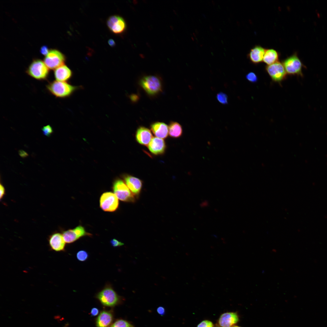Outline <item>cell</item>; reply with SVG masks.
I'll use <instances>...</instances> for the list:
<instances>
[{"label": "cell", "mask_w": 327, "mask_h": 327, "mask_svg": "<svg viewBox=\"0 0 327 327\" xmlns=\"http://www.w3.org/2000/svg\"><path fill=\"white\" fill-rule=\"evenodd\" d=\"M80 87L72 85L66 82L53 81L46 85L48 91L56 97L65 98L71 96Z\"/></svg>", "instance_id": "cell-1"}, {"label": "cell", "mask_w": 327, "mask_h": 327, "mask_svg": "<svg viewBox=\"0 0 327 327\" xmlns=\"http://www.w3.org/2000/svg\"><path fill=\"white\" fill-rule=\"evenodd\" d=\"M49 72V69L44 62L38 59L33 60L26 71L28 75L39 81L47 80Z\"/></svg>", "instance_id": "cell-2"}, {"label": "cell", "mask_w": 327, "mask_h": 327, "mask_svg": "<svg viewBox=\"0 0 327 327\" xmlns=\"http://www.w3.org/2000/svg\"><path fill=\"white\" fill-rule=\"evenodd\" d=\"M282 62L287 74L302 77V68L305 66L296 52L287 57Z\"/></svg>", "instance_id": "cell-3"}, {"label": "cell", "mask_w": 327, "mask_h": 327, "mask_svg": "<svg viewBox=\"0 0 327 327\" xmlns=\"http://www.w3.org/2000/svg\"><path fill=\"white\" fill-rule=\"evenodd\" d=\"M97 298L103 305L114 306L120 301L121 298L111 285L107 284L96 295Z\"/></svg>", "instance_id": "cell-4"}, {"label": "cell", "mask_w": 327, "mask_h": 327, "mask_svg": "<svg viewBox=\"0 0 327 327\" xmlns=\"http://www.w3.org/2000/svg\"><path fill=\"white\" fill-rule=\"evenodd\" d=\"M141 87L148 94L155 95L162 90V83L158 77L152 75L146 76L143 77L140 81Z\"/></svg>", "instance_id": "cell-5"}, {"label": "cell", "mask_w": 327, "mask_h": 327, "mask_svg": "<svg viewBox=\"0 0 327 327\" xmlns=\"http://www.w3.org/2000/svg\"><path fill=\"white\" fill-rule=\"evenodd\" d=\"M113 188L114 194L120 200L126 202L135 201V196L122 180H116L114 182Z\"/></svg>", "instance_id": "cell-6"}, {"label": "cell", "mask_w": 327, "mask_h": 327, "mask_svg": "<svg viewBox=\"0 0 327 327\" xmlns=\"http://www.w3.org/2000/svg\"><path fill=\"white\" fill-rule=\"evenodd\" d=\"M65 61V57L63 54L57 50L53 49L49 50L43 61L49 69L54 70L64 65Z\"/></svg>", "instance_id": "cell-7"}, {"label": "cell", "mask_w": 327, "mask_h": 327, "mask_svg": "<svg viewBox=\"0 0 327 327\" xmlns=\"http://www.w3.org/2000/svg\"><path fill=\"white\" fill-rule=\"evenodd\" d=\"M265 69L272 80L274 82L280 84L286 78L287 74L283 65L279 61L267 65Z\"/></svg>", "instance_id": "cell-8"}, {"label": "cell", "mask_w": 327, "mask_h": 327, "mask_svg": "<svg viewBox=\"0 0 327 327\" xmlns=\"http://www.w3.org/2000/svg\"><path fill=\"white\" fill-rule=\"evenodd\" d=\"M100 205L101 208L104 211H114L118 207V199L114 193L112 192H105L100 198Z\"/></svg>", "instance_id": "cell-9"}, {"label": "cell", "mask_w": 327, "mask_h": 327, "mask_svg": "<svg viewBox=\"0 0 327 327\" xmlns=\"http://www.w3.org/2000/svg\"><path fill=\"white\" fill-rule=\"evenodd\" d=\"M62 234L65 242L67 243H73L83 236L91 235L87 232L84 228L81 226H78L73 229L63 231Z\"/></svg>", "instance_id": "cell-10"}, {"label": "cell", "mask_w": 327, "mask_h": 327, "mask_svg": "<svg viewBox=\"0 0 327 327\" xmlns=\"http://www.w3.org/2000/svg\"><path fill=\"white\" fill-rule=\"evenodd\" d=\"M107 24L110 30L115 34L123 33L126 28V23L124 19L117 15L110 17L107 20Z\"/></svg>", "instance_id": "cell-11"}, {"label": "cell", "mask_w": 327, "mask_h": 327, "mask_svg": "<svg viewBox=\"0 0 327 327\" xmlns=\"http://www.w3.org/2000/svg\"><path fill=\"white\" fill-rule=\"evenodd\" d=\"M49 246L51 249L56 252L64 251L65 243L62 233L54 232L50 235L48 238Z\"/></svg>", "instance_id": "cell-12"}, {"label": "cell", "mask_w": 327, "mask_h": 327, "mask_svg": "<svg viewBox=\"0 0 327 327\" xmlns=\"http://www.w3.org/2000/svg\"><path fill=\"white\" fill-rule=\"evenodd\" d=\"M239 316L236 312H227L222 314L218 321L219 327H233L239 321Z\"/></svg>", "instance_id": "cell-13"}, {"label": "cell", "mask_w": 327, "mask_h": 327, "mask_svg": "<svg viewBox=\"0 0 327 327\" xmlns=\"http://www.w3.org/2000/svg\"><path fill=\"white\" fill-rule=\"evenodd\" d=\"M266 49L260 45H256L250 50L247 57L254 64H259L263 61Z\"/></svg>", "instance_id": "cell-14"}, {"label": "cell", "mask_w": 327, "mask_h": 327, "mask_svg": "<svg viewBox=\"0 0 327 327\" xmlns=\"http://www.w3.org/2000/svg\"><path fill=\"white\" fill-rule=\"evenodd\" d=\"M125 183L131 192L137 197L139 194L142 186V182L140 179L134 177L127 175L124 177Z\"/></svg>", "instance_id": "cell-15"}, {"label": "cell", "mask_w": 327, "mask_h": 327, "mask_svg": "<svg viewBox=\"0 0 327 327\" xmlns=\"http://www.w3.org/2000/svg\"><path fill=\"white\" fill-rule=\"evenodd\" d=\"M148 148L151 152L155 155L161 154L165 151V143L163 139L154 137L148 145Z\"/></svg>", "instance_id": "cell-16"}, {"label": "cell", "mask_w": 327, "mask_h": 327, "mask_svg": "<svg viewBox=\"0 0 327 327\" xmlns=\"http://www.w3.org/2000/svg\"><path fill=\"white\" fill-rule=\"evenodd\" d=\"M54 76L56 81L66 82L69 81L72 76V72L65 65L56 68L54 71Z\"/></svg>", "instance_id": "cell-17"}, {"label": "cell", "mask_w": 327, "mask_h": 327, "mask_svg": "<svg viewBox=\"0 0 327 327\" xmlns=\"http://www.w3.org/2000/svg\"><path fill=\"white\" fill-rule=\"evenodd\" d=\"M136 137V140L139 144L146 146L148 145L151 141L152 138V135L149 129L140 127L137 131Z\"/></svg>", "instance_id": "cell-18"}, {"label": "cell", "mask_w": 327, "mask_h": 327, "mask_svg": "<svg viewBox=\"0 0 327 327\" xmlns=\"http://www.w3.org/2000/svg\"><path fill=\"white\" fill-rule=\"evenodd\" d=\"M151 129L157 137L165 138L168 136V127L164 123L159 122L154 123L151 124Z\"/></svg>", "instance_id": "cell-19"}, {"label": "cell", "mask_w": 327, "mask_h": 327, "mask_svg": "<svg viewBox=\"0 0 327 327\" xmlns=\"http://www.w3.org/2000/svg\"><path fill=\"white\" fill-rule=\"evenodd\" d=\"M113 315L109 311H103L101 312L96 320L97 327H109L113 320Z\"/></svg>", "instance_id": "cell-20"}, {"label": "cell", "mask_w": 327, "mask_h": 327, "mask_svg": "<svg viewBox=\"0 0 327 327\" xmlns=\"http://www.w3.org/2000/svg\"><path fill=\"white\" fill-rule=\"evenodd\" d=\"M279 54L273 48L266 49L263 61L267 65H269L279 61Z\"/></svg>", "instance_id": "cell-21"}, {"label": "cell", "mask_w": 327, "mask_h": 327, "mask_svg": "<svg viewBox=\"0 0 327 327\" xmlns=\"http://www.w3.org/2000/svg\"><path fill=\"white\" fill-rule=\"evenodd\" d=\"M169 134L170 136L174 138L180 137L183 133L181 126L176 122H171L168 127Z\"/></svg>", "instance_id": "cell-22"}, {"label": "cell", "mask_w": 327, "mask_h": 327, "mask_svg": "<svg viewBox=\"0 0 327 327\" xmlns=\"http://www.w3.org/2000/svg\"><path fill=\"white\" fill-rule=\"evenodd\" d=\"M111 327H133V326L127 321L119 319L116 321Z\"/></svg>", "instance_id": "cell-23"}, {"label": "cell", "mask_w": 327, "mask_h": 327, "mask_svg": "<svg viewBox=\"0 0 327 327\" xmlns=\"http://www.w3.org/2000/svg\"><path fill=\"white\" fill-rule=\"evenodd\" d=\"M217 101L221 104L225 105L228 104V97L227 95L223 92H220L216 95Z\"/></svg>", "instance_id": "cell-24"}, {"label": "cell", "mask_w": 327, "mask_h": 327, "mask_svg": "<svg viewBox=\"0 0 327 327\" xmlns=\"http://www.w3.org/2000/svg\"><path fill=\"white\" fill-rule=\"evenodd\" d=\"M77 259L80 261H84L88 257V254L86 251L84 250H81L78 251L76 254Z\"/></svg>", "instance_id": "cell-25"}, {"label": "cell", "mask_w": 327, "mask_h": 327, "mask_svg": "<svg viewBox=\"0 0 327 327\" xmlns=\"http://www.w3.org/2000/svg\"><path fill=\"white\" fill-rule=\"evenodd\" d=\"M246 79L252 83L256 82L258 80V77L256 74L253 72L248 73L246 76Z\"/></svg>", "instance_id": "cell-26"}, {"label": "cell", "mask_w": 327, "mask_h": 327, "mask_svg": "<svg viewBox=\"0 0 327 327\" xmlns=\"http://www.w3.org/2000/svg\"><path fill=\"white\" fill-rule=\"evenodd\" d=\"M41 130L43 134L47 137L50 136L53 132V129L50 125L44 126Z\"/></svg>", "instance_id": "cell-27"}, {"label": "cell", "mask_w": 327, "mask_h": 327, "mask_svg": "<svg viewBox=\"0 0 327 327\" xmlns=\"http://www.w3.org/2000/svg\"><path fill=\"white\" fill-rule=\"evenodd\" d=\"M197 327H214V325L211 321L205 320L200 322Z\"/></svg>", "instance_id": "cell-28"}, {"label": "cell", "mask_w": 327, "mask_h": 327, "mask_svg": "<svg viewBox=\"0 0 327 327\" xmlns=\"http://www.w3.org/2000/svg\"><path fill=\"white\" fill-rule=\"evenodd\" d=\"M110 243L111 246L114 247H119L124 245L123 243L115 239H111L110 241Z\"/></svg>", "instance_id": "cell-29"}, {"label": "cell", "mask_w": 327, "mask_h": 327, "mask_svg": "<svg viewBox=\"0 0 327 327\" xmlns=\"http://www.w3.org/2000/svg\"><path fill=\"white\" fill-rule=\"evenodd\" d=\"M49 50L47 46L44 45L41 47L40 51L41 54L46 56L49 53Z\"/></svg>", "instance_id": "cell-30"}, {"label": "cell", "mask_w": 327, "mask_h": 327, "mask_svg": "<svg viewBox=\"0 0 327 327\" xmlns=\"http://www.w3.org/2000/svg\"><path fill=\"white\" fill-rule=\"evenodd\" d=\"M0 199L2 200L3 199L5 194V190L4 187L2 184L0 183Z\"/></svg>", "instance_id": "cell-31"}, {"label": "cell", "mask_w": 327, "mask_h": 327, "mask_svg": "<svg viewBox=\"0 0 327 327\" xmlns=\"http://www.w3.org/2000/svg\"><path fill=\"white\" fill-rule=\"evenodd\" d=\"M157 313L161 315H163L165 314V309L163 307L160 306L157 309Z\"/></svg>", "instance_id": "cell-32"}, {"label": "cell", "mask_w": 327, "mask_h": 327, "mask_svg": "<svg viewBox=\"0 0 327 327\" xmlns=\"http://www.w3.org/2000/svg\"><path fill=\"white\" fill-rule=\"evenodd\" d=\"M98 313L99 310L97 308H93L91 309V314L92 316H95L97 315Z\"/></svg>", "instance_id": "cell-33"}, {"label": "cell", "mask_w": 327, "mask_h": 327, "mask_svg": "<svg viewBox=\"0 0 327 327\" xmlns=\"http://www.w3.org/2000/svg\"><path fill=\"white\" fill-rule=\"evenodd\" d=\"M18 153L20 156L22 158L25 157L28 155L26 152L22 150H19Z\"/></svg>", "instance_id": "cell-34"}, {"label": "cell", "mask_w": 327, "mask_h": 327, "mask_svg": "<svg viewBox=\"0 0 327 327\" xmlns=\"http://www.w3.org/2000/svg\"><path fill=\"white\" fill-rule=\"evenodd\" d=\"M109 45L111 46H114L115 45V43L114 40L112 39H110L108 41Z\"/></svg>", "instance_id": "cell-35"}, {"label": "cell", "mask_w": 327, "mask_h": 327, "mask_svg": "<svg viewBox=\"0 0 327 327\" xmlns=\"http://www.w3.org/2000/svg\"><path fill=\"white\" fill-rule=\"evenodd\" d=\"M233 327H241L239 326H233Z\"/></svg>", "instance_id": "cell-36"}, {"label": "cell", "mask_w": 327, "mask_h": 327, "mask_svg": "<svg viewBox=\"0 0 327 327\" xmlns=\"http://www.w3.org/2000/svg\"><path fill=\"white\" fill-rule=\"evenodd\" d=\"M215 327H219L218 326H216Z\"/></svg>", "instance_id": "cell-37"}]
</instances>
